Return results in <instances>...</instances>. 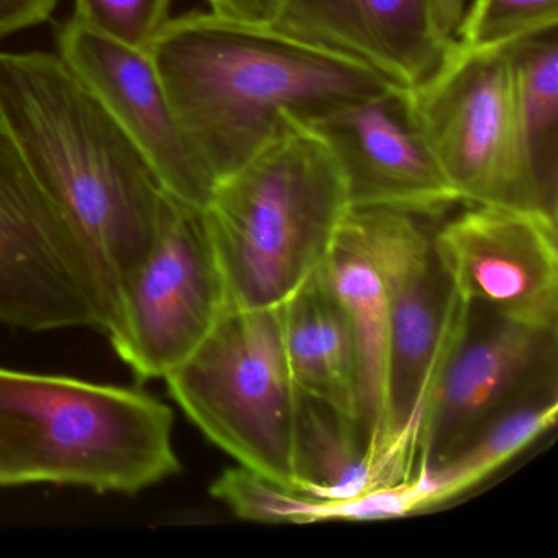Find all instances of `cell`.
Wrapping results in <instances>:
<instances>
[{
    "instance_id": "obj_17",
    "label": "cell",
    "mask_w": 558,
    "mask_h": 558,
    "mask_svg": "<svg viewBox=\"0 0 558 558\" xmlns=\"http://www.w3.org/2000/svg\"><path fill=\"white\" fill-rule=\"evenodd\" d=\"M388 485L357 421L300 391L293 437V488L316 498H354Z\"/></svg>"
},
{
    "instance_id": "obj_5",
    "label": "cell",
    "mask_w": 558,
    "mask_h": 558,
    "mask_svg": "<svg viewBox=\"0 0 558 558\" xmlns=\"http://www.w3.org/2000/svg\"><path fill=\"white\" fill-rule=\"evenodd\" d=\"M433 218L408 211L351 210L354 231L384 283L388 316V482L414 472L416 440L427 401L465 315L434 243Z\"/></svg>"
},
{
    "instance_id": "obj_24",
    "label": "cell",
    "mask_w": 558,
    "mask_h": 558,
    "mask_svg": "<svg viewBox=\"0 0 558 558\" xmlns=\"http://www.w3.org/2000/svg\"><path fill=\"white\" fill-rule=\"evenodd\" d=\"M210 11L227 17L272 24L280 0H207Z\"/></svg>"
},
{
    "instance_id": "obj_3",
    "label": "cell",
    "mask_w": 558,
    "mask_h": 558,
    "mask_svg": "<svg viewBox=\"0 0 558 558\" xmlns=\"http://www.w3.org/2000/svg\"><path fill=\"white\" fill-rule=\"evenodd\" d=\"M351 211L318 132L289 117L202 208L230 310L274 308L318 272Z\"/></svg>"
},
{
    "instance_id": "obj_25",
    "label": "cell",
    "mask_w": 558,
    "mask_h": 558,
    "mask_svg": "<svg viewBox=\"0 0 558 558\" xmlns=\"http://www.w3.org/2000/svg\"><path fill=\"white\" fill-rule=\"evenodd\" d=\"M469 4L470 0H434V21L447 41H456L457 31Z\"/></svg>"
},
{
    "instance_id": "obj_23",
    "label": "cell",
    "mask_w": 558,
    "mask_h": 558,
    "mask_svg": "<svg viewBox=\"0 0 558 558\" xmlns=\"http://www.w3.org/2000/svg\"><path fill=\"white\" fill-rule=\"evenodd\" d=\"M60 0H0V40L50 21Z\"/></svg>"
},
{
    "instance_id": "obj_19",
    "label": "cell",
    "mask_w": 558,
    "mask_h": 558,
    "mask_svg": "<svg viewBox=\"0 0 558 558\" xmlns=\"http://www.w3.org/2000/svg\"><path fill=\"white\" fill-rule=\"evenodd\" d=\"M519 123L532 174L547 204L558 198V28L509 47Z\"/></svg>"
},
{
    "instance_id": "obj_12",
    "label": "cell",
    "mask_w": 558,
    "mask_h": 558,
    "mask_svg": "<svg viewBox=\"0 0 558 558\" xmlns=\"http://www.w3.org/2000/svg\"><path fill=\"white\" fill-rule=\"evenodd\" d=\"M57 48L61 61L145 156L162 189L202 210L214 178L179 129L148 51L104 37L74 19L58 27Z\"/></svg>"
},
{
    "instance_id": "obj_9",
    "label": "cell",
    "mask_w": 558,
    "mask_h": 558,
    "mask_svg": "<svg viewBox=\"0 0 558 558\" xmlns=\"http://www.w3.org/2000/svg\"><path fill=\"white\" fill-rule=\"evenodd\" d=\"M554 388L558 328L527 325L465 303L421 421L414 472L446 462L493 417Z\"/></svg>"
},
{
    "instance_id": "obj_10",
    "label": "cell",
    "mask_w": 558,
    "mask_h": 558,
    "mask_svg": "<svg viewBox=\"0 0 558 558\" xmlns=\"http://www.w3.org/2000/svg\"><path fill=\"white\" fill-rule=\"evenodd\" d=\"M0 325L35 332L100 329L76 244L2 123Z\"/></svg>"
},
{
    "instance_id": "obj_1",
    "label": "cell",
    "mask_w": 558,
    "mask_h": 558,
    "mask_svg": "<svg viewBox=\"0 0 558 558\" xmlns=\"http://www.w3.org/2000/svg\"><path fill=\"white\" fill-rule=\"evenodd\" d=\"M0 123L66 225L107 332L171 195L58 54L0 53Z\"/></svg>"
},
{
    "instance_id": "obj_22",
    "label": "cell",
    "mask_w": 558,
    "mask_h": 558,
    "mask_svg": "<svg viewBox=\"0 0 558 558\" xmlns=\"http://www.w3.org/2000/svg\"><path fill=\"white\" fill-rule=\"evenodd\" d=\"M172 0H74V21L84 27L148 51L168 24Z\"/></svg>"
},
{
    "instance_id": "obj_21",
    "label": "cell",
    "mask_w": 558,
    "mask_h": 558,
    "mask_svg": "<svg viewBox=\"0 0 558 558\" xmlns=\"http://www.w3.org/2000/svg\"><path fill=\"white\" fill-rule=\"evenodd\" d=\"M554 28L558 0H470L456 41L473 50H496Z\"/></svg>"
},
{
    "instance_id": "obj_15",
    "label": "cell",
    "mask_w": 558,
    "mask_h": 558,
    "mask_svg": "<svg viewBox=\"0 0 558 558\" xmlns=\"http://www.w3.org/2000/svg\"><path fill=\"white\" fill-rule=\"evenodd\" d=\"M283 351L296 388L359 423V357L344 306L323 274L279 305Z\"/></svg>"
},
{
    "instance_id": "obj_16",
    "label": "cell",
    "mask_w": 558,
    "mask_h": 558,
    "mask_svg": "<svg viewBox=\"0 0 558 558\" xmlns=\"http://www.w3.org/2000/svg\"><path fill=\"white\" fill-rule=\"evenodd\" d=\"M319 272L348 313L359 357V426L372 460L387 483L384 466L387 430L388 316L384 283L374 260L348 223Z\"/></svg>"
},
{
    "instance_id": "obj_2",
    "label": "cell",
    "mask_w": 558,
    "mask_h": 558,
    "mask_svg": "<svg viewBox=\"0 0 558 558\" xmlns=\"http://www.w3.org/2000/svg\"><path fill=\"white\" fill-rule=\"evenodd\" d=\"M148 53L179 129L215 185L264 148L289 117L312 123L395 86L276 25L211 11L169 19Z\"/></svg>"
},
{
    "instance_id": "obj_20",
    "label": "cell",
    "mask_w": 558,
    "mask_h": 558,
    "mask_svg": "<svg viewBox=\"0 0 558 558\" xmlns=\"http://www.w3.org/2000/svg\"><path fill=\"white\" fill-rule=\"evenodd\" d=\"M210 495L243 521L260 524L338 521V501L290 488L243 465L225 470L211 483Z\"/></svg>"
},
{
    "instance_id": "obj_14",
    "label": "cell",
    "mask_w": 558,
    "mask_h": 558,
    "mask_svg": "<svg viewBox=\"0 0 558 558\" xmlns=\"http://www.w3.org/2000/svg\"><path fill=\"white\" fill-rule=\"evenodd\" d=\"M272 25L404 89L423 83L453 44L437 31L434 0H280Z\"/></svg>"
},
{
    "instance_id": "obj_6",
    "label": "cell",
    "mask_w": 558,
    "mask_h": 558,
    "mask_svg": "<svg viewBox=\"0 0 558 558\" xmlns=\"http://www.w3.org/2000/svg\"><path fill=\"white\" fill-rule=\"evenodd\" d=\"M165 380L189 420L238 465L293 488L300 390L283 351L279 306L228 310Z\"/></svg>"
},
{
    "instance_id": "obj_11",
    "label": "cell",
    "mask_w": 558,
    "mask_h": 558,
    "mask_svg": "<svg viewBox=\"0 0 558 558\" xmlns=\"http://www.w3.org/2000/svg\"><path fill=\"white\" fill-rule=\"evenodd\" d=\"M466 207L434 230L463 303L558 328L557 221L511 208Z\"/></svg>"
},
{
    "instance_id": "obj_18",
    "label": "cell",
    "mask_w": 558,
    "mask_h": 558,
    "mask_svg": "<svg viewBox=\"0 0 558 558\" xmlns=\"http://www.w3.org/2000/svg\"><path fill=\"white\" fill-rule=\"evenodd\" d=\"M558 414V388L514 404L476 430L456 453L410 476L420 511L469 492L547 433Z\"/></svg>"
},
{
    "instance_id": "obj_7",
    "label": "cell",
    "mask_w": 558,
    "mask_h": 558,
    "mask_svg": "<svg viewBox=\"0 0 558 558\" xmlns=\"http://www.w3.org/2000/svg\"><path fill=\"white\" fill-rule=\"evenodd\" d=\"M404 90L411 120L460 204L557 221L525 155L509 47L473 50L453 41L442 63Z\"/></svg>"
},
{
    "instance_id": "obj_4",
    "label": "cell",
    "mask_w": 558,
    "mask_h": 558,
    "mask_svg": "<svg viewBox=\"0 0 558 558\" xmlns=\"http://www.w3.org/2000/svg\"><path fill=\"white\" fill-rule=\"evenodd\" d=\"M174 414L135 388L0 367V488L136 495L181 472Z\"/></svg>"
},
{
    "instance_id": "obj_13",
    "label": "cell",
    "mask_w": 558,
    "mask_h": 558,
    "mask_svg": "<svg viewBox=\"0 0 558 558\" xmlns=\"http://www.w3.org/2000/svg\"><path fill=\"white\" fill-rule=\"evenodd\" d=\"M306 125L331 148L351 210L385 208L437 220L460 204L411 120L404 87Z\"/></svg>"
},
{
    "instance_id": "obj_8",
    "label": "cell",
    "mask_w": 558,
    "mask_h": 558,
    "mask_svg": "<svg viewBox=\"0 0 558 558\" xmlns=\"http://www.w3.org/2000/svg\"><path fill=\"white\" fill-rule=\"evenodd\" d=\"M230 310L204 215L172 197L158 238L123 290L107 329L117 355L142 381L184 364Z\"/></svg>"
}]
</instances>
